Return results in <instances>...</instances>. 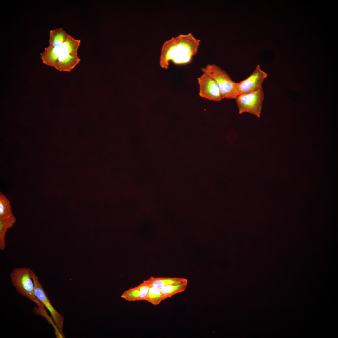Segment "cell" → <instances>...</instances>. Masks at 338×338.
I'll return each mask as SVG.
<instances>
[{"instance_id": "obj_15", "label": "cell", "mask_w": 338, "mask_h": 338, "mask_svg": "<svg viewBox=\"0 0 338 338\" xmlns=\"http://www.w3.org/2000/svg\"><path fill=\"white\" fill-rule=\"evenodd\" d=\"M187 284H174L168 285L161 288L163 299L171 297L173 295L185 290Z\"/></svg>"}, {"instance_id": "obj_5", "label": "cell", "mask_w": 338, "mask_h": 338, "mask_svg": "<svg viewBox=\"0 0 338 338\" xmlns=\"http://www.w3.org/2000/svg\"><path fill=\"white\" fill-rule=\"evenodd\" d=\"M31 276L34 283L35 296L44 306L49 311L57 328L63 338H64V335L62 331L64 321V317L57 311L53 306L39 281L38 277L32 270Z\"/></svg>"}, {"instance_id": "obj_11", "label": "cell", "mask_w": 338, "mask_h": 338, "mask_svg": "<svg viewBox=\"0 0 338 338\" xmlns=\"http://www.w3.org/2000/svg\"><path fill=\"white\" fill-rule=\"evenodd\" d=\"M62 53L61 48L49 46L44 49L40 54L43 63L44 64L54 67L56 62Z\"/></svg>"}, {"instance_id": "obj_7", "label": "cell", "mask_w": 338, "mask_h": 338, "mask_svg": "<svg viewBox=\"0 0 338 338\" xmlns=\"http://www.w3.org/2000/svg\"><path fill=\"white\" fill-rule=\"evenodd\" d=\"M197 81L200 97L216 101H220L223 99L217 83L208 75L203 73L198 78Z\"/></svg>"}, {"instance_id": "obj_9", "label": "cell", "mask_w": 338, "mask_h": 338, "mask_svg": "<svg viewBox=\"0 0 338 338\" xmlns=\"http://www.w3.org/2000/svg\"><path fill=\"white\" fill-rule=\"evenodd\" d=\"M150 287L144 282L137 286L125 291L121 298L129 301L145 300Z\"/></svg>"}, {"instance_id": "obj_12", "label": "cell", "mask_w": 338, "mask_h": 338, "mask_svg": "<svg viewBox=\"0 0 338 338\" xmlns=\"http://www.w3.org/2000/svg\"><path fill=\"white\" fill-rule=\"evenodd\" d=\"M16 221L13 214L6 218H0V249L4 250L6 248L5 237L7 230L11 228Z\"/></svg>"}, {"instance_id": "obj_14", "label": "cell", "mask_w": 338, "mask_h": 338, "mask_svg": "<svg viewBox=\"0 0 338 338\" xmlns=\"http://www.w3.org/2000/svg\"><path fill=\"white\" fill-rule=\"evenodd\" d=\"M80 43V40L74 38L68 34L61 48L63 53L70 54H77V51Z\"/></svg>"}, {"instance_id": "obj_8", "label": "cell", "mask_w": 338, "mask_h": 338, "mask_svg": "<svg viewBox=\"0 0 338 338\" xmlns=\"http://www.w3.org/2000/svg\"><path fill=\"white\" fill-rule=\"evenodd\" d=\"M80 61L77 54L62 52L54 68L60 71L70 72Z\"/></svg>"}, {"instance_id": "obj_6", "label": "cell", "mask_w": 338, "mask_h": 338, "mask_svg": "<svg viewBox=\"0 0 338 338\" xmlns=\"http://www.w3.org/2000/svg\"><path fill=\"white\" fill-rule=\"evenodd\" d=\"M267 76L258 64L249 76L238 83L237 88L238 95L255 91L262 87L263 83Z\"/></svg>"}, {"instance_id": "obj_4", "label": "cell", "mask_w": 338, "mask_h": 338, "mask_svg": "<svg viewBox=\"0 0 338 338\" xmlns=\"http://www.w3.org/2000/svg\"><path fill=\"white\" fill-rule=\"evenodd\" d=\"M264 99L262 87L255 91L238 95L236 100L239 113L247 112L259 118Z\"/></svg>"}, {"instance_id": "obj_10", "label": "cell", "mask_w": 338, "mask_h": 338, "mask_svg": "<svg viewBox=\"0 0 338 338\" xmlns=\"http://www.w3.org/2000/svg\"><path fill=\"white\" fill-rule=\"evenodd\" d=\"M150 287L158 288L169 285L180 284H187L188 280L186 279L177 278H154L151 277L149 279L145 281Z\"/></svg>"}, {"instance_id": "obj_13", "label": "cell", "mask_w": 338, "mask_h": 338, "mask_svg": "<svg viewBox=\"0 0 338 338\" xmlns=\"http://www.w3.org/2000/svg\"><path fill=\"white\" fill-rule=\"evenodd\" d=\"M68 34L62 28L51 30L49 31V46L61 48Z\"/></svg>"}, {"instance_id": "obj_3", "label": "cell", "mask_w": 338, "mask_h": 338, "mask_svg": "<svg viewBox=\"0 0 338 338\" xmlns=\"http://www.w3.org/2000/svg\"><path fill=\"white\" fill-rule=\"evenodd\" d=\"M201 70L216 81L223 99H236L238 96V83L233 81L225 70L214 64H208L202 68Z\"/></svg>"}, {"instance_id": "obj_16", "label": "cell", "mask_w": 338, "mask_h": 338, "mask_svg": "<svg viewBox=\"0 0 338 338\" xmlns=\"http://www.w3.org/2000/svg\"><path fill=\"white\" fill-rule=\"evenodd\" d=\"M163 300L161 289L153 287H150L145 299V300L155 305L159 304Z\"/></svg>"}, {"instance_id": "obj_1", "label": "cell", "mask_w": 338, "mask_h": 338, "mask_svg": "<svg viewBox=\"0 0 338 338\" xmlns=\"http://www.w3.org/2000/svg\"><path fill=\"white\" fill-rule=\"evenodd\" d=\"M200 42V40L191 33L180 34L166 41L161 49V66L167 69L170 61L177 65L190 63L193 57L198 53Z\"/></svg>"}, {"instance_id": "obj_2", "label": "cell", "mask_w": 338, "mask_h": 338, "mask_svg": "<svg viewBox=\"0 0 338 338\" xmlns=\"http://www.w3.org/2000/svg\"><path fill=\"white\" fill-rule=\"evenodd\" d=\"M32 271L31 269L27 267L14 268L10 275L11 281L18 293L34 302L40 309L44 310V305L37 299L34 293Z\"/></svg>"}, {"instance_id": "obj_17", "label": "cell", "mask_w": 338, "mask_h": 338, "mask_svg": "<svg viewBox=\"0 0 338 338\" xmlns=\"http://www.w3.org/2000/svg\"><path fill=\"white\" fill-rule=\"evenodd\" d=\"M13 214L10 202L3 193L0 192V218H6Z\"/></svg>"}]
</instances>
